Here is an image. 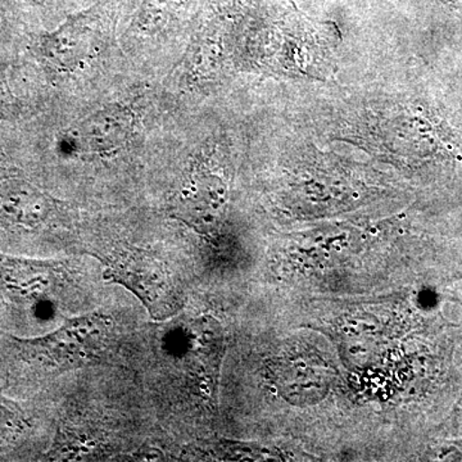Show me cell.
I'll return each instance as SVG.
<instances>
[{"instance_id":"3957f363","label":"cell","mask_w":462,"mask_h":462,"mask_svg":"<svg viewBox=\"0 0 462 462\" xmlns=\"http://www.w3.org/2000/svg\"><path fill=\"white\" fill-rule=\"evenodd\" d=\"M103 42V32L97 23H91V18L80 17L44 36L41 51L58 69H72L98 53Z\"/></svg>"},{"instance_id":"6da1fadb","label":"cell","mask_w":462,"mask_h":462,"mask_svg":"<svg viewBox=\"0 0 462 462\" xmlns=\"http://www.w3.org/2000/svg\"><path fill=\"white\" fill-rule=\"evenodd\" d=\"M108 281L132 291L157 320L171 318L184 297L172 273L157 258L135 248H116L99 257Z\"/></svg>"},{"instance_id":"8992f818","label":"cell","mask_w":462,"mask_h":462,"mask_svg":"<svg viewBox=\"0 0 462 462\" xmlns=\"http://www.w3.org/2000/svg\"><path fill=\"white\" fill-rule=\"evenodd\" d=\"M132 121L123 111H103L80 125V141L91 151L121 147L129 135Z\"/></svg>"},{"instance_id":"5b68a950","label":"cell","mask_w":462,"mask_h":462,"mask_svg":"<svg viewBox=\"0 0 462 462\" xmlns=\"http://www.w3.org/2000/svg\"><path fill=\"white\" fill-rule=\"evenodd\" d=\"M50 199L18 179L0 181V217L20 226L35 227L51 215Z\"/></svg>"},{"instance_id":"7a4b0ae2","label":"cell","mask_w":462,"mask_h":462,"mask_svg":"<svg viewBox=\"0 0 462 462\" xmlns=\"http://www.w3.org/2000/svg\"><path fill=\"white\" fill-rule=\"evenodd\" d=\"M114 321L107 315L93 314L69 319L60 329L26 343L36 360L51 367L93 364L111 348Z\"/></svg>"},{"instance_id":"277c9868","label":"cell","mask_w":462,"mask_h":462,"mask_svg":"<svg viewBox=\"0 0 462 462\" xmlns=\"http://www.w3.org/2000/svg\"><path fill=\"white\" fill-rule=\"evenodd\" d=\"M60 269L51 263L0 261V279L8 291L26 300H51L62 289Z\"/></svg>"}]
</instances>
